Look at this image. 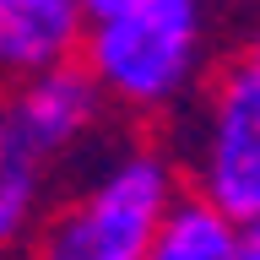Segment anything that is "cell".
Masks as SVG:
<instances>
[{
	"instance_id": "cell-7",
	"label": "cell",
	"mask_w": 260,
	"mask_h": 260,
	"mask_svg": "<svg viewBox=\"0 0 260 260\" xmlns=\"http://www.w3.org/2000/svg\"><path fill=\"white\" fill-rule=\"evenodd\" d=\"M44 162L22 157V152H11V146H0V239H6V249H27L32 233L44 228Z\"/></svg>"
},
{
	"instance_id": "cell-9",
	"label": "cell",
	"mask_w": 260,
	"mask_h": 260,
	"mask_svg": "<svg viewBox=\"0 0 260 260\" xmlns=\"http://www.w3.org/2000/svg\"><path fill=\"white\" fill-rule=\"evenodd\" d=\"M130 6H146V0H87V16H92V22H109V16L130 11Z\"/></svg>"
},
{
	"instance_id": "cell-8",
	"label": "cell",
	"mask_w": 260,
	"mask_h": 260,
	"mask_svg": "<svg viewBox=\"0 0 260 260\" xmlns=\"http://www.w3.org/2000/svg\"><path fill=\"white\" fill-rule=\"evenodd\" d=\"M233 60H239L244 71H249V76L260 81V27H255V32H249V38L239 44V54H233Z\"/></svg>"
},
{
	"instance_id": "cell-4",
	"label": "cell",
	"mask_w": 260,
	"mask_h": 260,
	"mask_svg": "<svg viewBox=\"0 0 260 260\" xmlns=\"http://www.w3.org/2000/svg\"><path fill=\"white\" fill-rule=\"evenodd\" d=\"M103 87L92 81L87 65H60L44 76L16 81L6 98V119H0V146H11L22 157L54 168L60 157H71L103 119Z\"/></svg>"
},
{
	"instance_id": "cell-10",
	"label": "cell",
	"mask_w": 260,
	"mask_h": 260,
	"mask_svg": "<svg viewBox=\"0 0 260 260\" xmlns=\"http://www.w3.org/2000/svg\"><path fill=\"white\" fill-rule=\"evenodd\" d=\"M244 260H260V228H244Z\"/></svg>"
},
{
	"instance_id": "cell-2",
	"label": "cell",
	"mask_w": 260,
	"mask_h": 260,
	"mask_svg": "<svg viewBox=\"0 0 260 260\" xmlns=\"http://www.w3.org/2000/svg\"><path fill=\"white\" fill-rule=\"evenodd\" d=\"M211 49V0H146L92 22L81 65L109 103L130 114H168L201 87Z\"/></svg>"
},
{
	"instance_id": "cell-1",
	"label": "cell",
	"mask_w": 260,
	"mask_h": 260,
	"mask_svg": "<svg viewBox=\"0 0 260 260\" xmlns=\"http://www.w3.org/2000/svg\"><path fill=\"white\" fill-rule=\"evenodd\" d=\"M179 195L184 184L162 146H119L44 217L22 260H146Z\"/></svg>"
},
{
	"instance_id": "cell-5",
	"label": "cell",
	"mask_w": 260,
	"mask_h": 260,
	"mask_svg": "<svg viewBox=\"0 0 260 260\" xmlns=\"http://www.w3.org/2000/svg\"><path fill=\"white\" fill-rule=\"evenodd\" d=\"M87 32V0H0V65L16 81L76 65Z\"/></svg>"
},
{
	"instance_id": "cell-3",
	"label": "cell",
	"mask_w": 260,
	"mask_h": 260,
	"mask_svg": "<svg viewBox=\"0 0 260 260\" xmlns=\"http://www.w3.org/2000/svg\"><path fill=\"white\" fill-rule=\"evenodd\" d=\"M190 190L239 228H260V81L239 60H228L206 87Z\"/></svg>"
},
{
	"instance_id": "cell-6",
	"label": "cell",
	"mask_w": 260,
	"mask_h": 260,
	"mask_svg": "<svg viewBox=\"0 0 260 260\" xmlns=\"http://www.w3.org/2000/svg\"><path fill=\"white\" fill-rule=\"evenodd\" d=\"M146 260H244V228L195 190H184Z\"/></svg>"
}]
</instances>
